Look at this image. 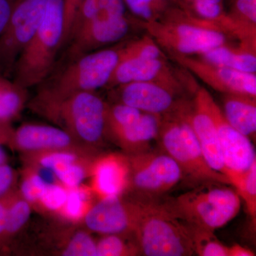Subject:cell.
Segmentation results:
<instances>
[{
	"instance_id": "b9f144b4",
	"label": "cell",
	"mask_w": 256,
	"mask_h": 256,
	"mask_svg": "<svg viewBox=\"0 0 256 256\" xmlns=\"http://www.w3.org/2000/svg\"><path fill=\"white\" fill-rule=\"evenodd\" d=\"M8 161V156L3 149L2 146L0 144V164H4Z\"/></svg>"
},
{
	"instance_id": "ee69618b",
	"label": "cell",
	"mask_w": 256,
	"mask_h": 256,
	"mask_svg": "<svg viewBox=\"0 0 256 256\" xmlns=\"http://www.w3.org/2000/svg\"><path fill=\"white\" fill-rule=\"evenodd\" d=\"M12 1H14V0H12Z\"/></svg>"
},
{
	"instance_id": "6da1fadb",
	"label": "cell",
	"mask_w": 256,
	"mask_h": 256,
	"mask_svg": "<svg viewBox=\"0 0 256 256\" xmlns=\"http://www.w3.org/2000/svg\"><path fill=\"white\" fill-rule=\"evenodd\" d=\"M134 22L168 54L198 56L228 44V35L218 25L176 5H172L158 21L136 18Z\"/></svg>"
},
{
	"instance_id": "ac0fdd59",
	"label": "cell",
	"mask_w": 256,
	"mask_h": 256,
	"mask_svg": "<svg viewBox=\"0 0 256 256\" xmlns=\"http://www.w3.org/2000/svg\"><path fill=\"white\" fill-rule=\"evenodd\" d=\"M9 146L22 153L66 148H88L62 128L34 124H23L14 130Z\"/></svg>"
},
{
	"instance_id": "3957f363",
	"label": "cell",
	"mask_w": 256,
	"mask_h": 256,
	"mask_svg": "<svg viewBox=\"0 0 256 256\" xmlns=\"http://www.w3.org/2000/svg\"><path fill=\"white\" fill-rule=\"evenodd\" d=\"M141 256H190L195 254L193 228L170 198L153 200L134 232Z\"/></svg>"
},
{
	"instance_id": "9a60e30c",
	"label": "cell",
	"mask_w": 256,
	"mask_h": 256,
	"mask_svg": "<svg viewBox=\"0 0 256 256\" xmlns=\"http://www.w3.org/2000/svg\"><path fill=\"white\" fill-rule=\"evenodd\" d=\"M210 108L216 126L222 158L228 170V178L232 181L234 176L246 171L256 161L255 150L250 140L227 122L214 98L210 100Z\"/></svg>"
},
{
	"instance_id": "ffe728a7",
	"label": "cell",
	"mask_w": 256,
	"mask_h": 256,
	"mask_svg": "<svg viewBox=\"0 0 256 256\" xmlns=\"http://www.w3.org/2000/svg\"><path fill=\"white\" fill-rule=\"evenodd\" d=\"M222 104V112L227 122L246 137L255 139L256 98L224 94Z\"/></svg>"
},
{
	"instance_id": "7c38bea8",
	"label": "cell",
	"mask_w": 256,
	"mask_h": 256,
	"mask_svg": "<svg viewBox=\"0 0 256 256\" xmlns=\"http://www.w3.org/2000/svg\"><path fill=\"white\" fill-rule=\"evenodd\" d=\"M212 98L206 88H198L186 116L207 163L212 169L228 178V172L222 158L216 126L210 111Z\"/></svg>"
},
{
	"instance_id": "d6a6232c",
	"label": "cell",
	"mask_w": 256,
	"mask_h": 256,
	"mask_svg": "<svg viewBox=\"0 0 256 256\" xmlns=\"http://www.w3.org/2000/svg\"><path fill=\"white\" fill-rule=\"evenodd\" d=\"M63 256H96V242L89 230H78L70 237L60 252Z\"/></svg>"
},
{
	"instance_id": "4fadbf2b",
	"label": "cell",
	"mask_w": 256,
	"mask_h": 256,
	"mask_svg": "<svg viewBox=\"0 0 256 256\" xmlns=\"http://www.w3.org/2000/svg\"><path fill=\"white\" fill-rule=\"evenodd\" d=\"M134 20L127 14L86 24L68 38L67 54L70 60L80 56L102 50L127 36Z\"/></svg>"
},
{
	"instance_id": "d6986e66",
	"label": "cell",
	"mask_w": 256,
	"mask_h": 256,
	"mask_svg": "<svg viewBox=\"0 0 256 256\" xmlns=\"http://www.w3.org/2000/svg\"><path fill=\"white\" fill-rule=\"evenodd\" d=\"M160 118L161 116L142 112L131 124L107 131L106 137L110 138L127 154L148 150L151 142L158 138Z\"/></svg>"
},
{
	"instance_id": "8992f818",
	"label": "cell",
	"mask_w": 256,
	"mask_h": 256,
	"mask_svg": "<svg viewBox=\"0 0 256 256\" xmlns=\"http://www.w3.org/2000/svg\"><path fill=\"white\" fill-rule=\"evenodd\" d=\"M107 106L95 92H82L32 108L65 130L82 146L98 151L106 138Z\"/></svg>"
},
{
	"instance_id": "52a82bcc",
	"label": "cell",
	"mask_w": 256,
	"mask_h": 256,
	"mask_svg": "<svg viewBox=\"0 0 256 256\" xmlns=\"http://www.w3.org/2000/svg\"><path fill=\"white\" fill-rule=\"evenodd\" d=\"M229 184L207 182L170 198L180 216L192 226L214 232L238 215L242 201Z\"/></svg>"
},
{
	"instance_id": "f1b7e54d",
	"label": "cell",
	"mask_w": 256,
	"mask_h": 256,
	"mask_svg": "<svg viewBox=\"0 0 256 256\" xmlns=\"http://www.w3.org/2000/svg\"><path fill=\"white\" fill-rule=\"evenodd\" d=\"M232 186L245 202L248 213L256 222V161L246 171L232 180Z\"/></svg>"
},
{
	"instance_id": "74e56055",
	"label": "cell",
	"mask_w": 256,
	"mask_h": 256,
	"mask_svg": "<svg viewBox=\"0 0 256 256\" xmlns=\"http://www.w3.org/2000/svg\"><path fill=\"white\" fill-rule=\"evenodd\" d=\"M14 190L15 188L0 197V249L5 247L4 234L5 229H6L8 210Z\"/></svg>"
},
{
	"instance_id": "5bb4252c",
	"label": "cell",
	"mask_w": 256,
	"mask_h": 256,
	"mask_svg": "<svg viewBox=\"0 0 256 256\" xmlns=\"http://www.w3.org/2000/svg\"><path fill=\"white\" fill-rule=\"evenodd\" d=\"M132 82H153L186 98V88L168 60H130L120 62L107 87L116 88Z\"/></svg>"
},
{
	"instance_id": "d4e9b609",
	"label": "cell",
	"mask_w": 256,
	"mask_h": 256,
	"mask_svg": "<svg viewBox=\"0 0 256 256\" xmlns=\"http://www.w3.org/2000/svg\"><path fill=\"white\" fill-rule=\"evenodd\" d=\"M141 256L134 234H107L96 242V256Z\"/></svg>"
},
{
	"instance_id": "1f68e13d",
	"label": "cell",
	"mask_w": 256,
	"mask_h": 256,
	"mask_svg": "<svg viewBox=\"0 0 256 256\" xmlns=\"http://www.w3.org/2000/svg\"><path fill=\"white\" fill-rule=\"evenodd\" d=\"M195 254L200 256H228V247L212 230L192 226Z\"/></svg>"
},
{
	"instance_id": "2e32d148",
	"label": "cell",
	"mask_w": 256,
	"mask_h": 256,
	"mask_svg": "<svg viewBox=\"0 0 256 256\" xmlns=\"http://www.w3.org/2000/svg\"><path fill=\"white\" fill-rule=\"evenodd\" d=\"M116 88L120 104L156 116L174 112L188 101L186 98L153 82H132Z\"/></svg>"
},
{
	"instance_id": "7402d4cb",
	"label": "cell",
	"mask_w": 256,
	"mask_h": 256,
	"mask_svg": "<svg viewBox=\"0 0 256 256\" xmlns=\"http://www.w3.org/2000/svg\"><path fill=\"white\" fill-rule=\"evenodd\" d=\"M126 12L124 0H84L76 13L68 38L86 24L124 16Z\"/></svg>"
},
{
	"instance_id": "8d00e7d4",
	"label": "cell",
	"mask_w": 256,
	"mask_h": 256,
	"mask_svg": "<svg viewBox=\"0 0 256 256\" xmlns=\"http://www.w3.org/2000/svg\"><path fill=\"white\" fill-rule=\"evenodd\" d=\"M84 0H64V46L68 41L76 13Z\"/></svg>"
},
{
	"instance_id": "60d3db41",
	"label": "cell",
	"mask_w": 256,
	"mask_h": 256,
	"mask_svg": "<svg viewBox=\"0 0 256 256\" xmlns=\"http://www.w3.org/2000/svg\"><path fill=\"white\" fill-rule=\"evenodd\" d=\"M255 254L247 248L239 245V244H234L232 246L228 247V256H254Z\"/></svg>"
},
{
	"instance_id": "7a4b0ae2",
	"label": "cell",
	"mask_w": 256,
	"mask_h": 256,
	"mask_svg": "<svg viewBox=\"0 0 256 256\" xmlns=\"http://www.w3.org/2000/svg\"><path fill=\"white\" fill-rule=\"evenodd\" d=\"M120 62V48H102L80 56L54 78L42 82L30 106L53 104L78 92L107 87Z\"/></svg>"
},
{
	"instance_id": "e575fe53",
	"label": "cell",
	"mask_w": 256,
	"mask_h": 256,
	"mask_svg": "<svg viewBox=\"0 0 256 256\" xmlns=\"http://www.w3.org/2000/svg\"><path fill=\"white\" fill-rule=\"evenodd\" d=\"M228 14L236 22L256 32V0H232Z\"/></svg>"
},
{
	"instance_id": "277c9868",
	"label": "cell",
	"mask_w": 256,
	"mask_h": 256,
	"mask_svg": "<svg viewBox=\"0 0 256 256\" xmlns=\"http://www.w3.org/2000/svg\"><path fill=\"white\" fill-rule=\"evenodd\" d=\"M64 0H48L40 26L15 64L13 80L26 89L44 82L64 46Z\"/></svg>"
},
{
	"instance_id": "e0dca14e",
	"label": "cell",
	"mask_w": 256,
	"mask_h": 256,
	"mask_svg": "<svg viewBox=\"0 0 256 256\" xmlns=\"http://www.w3.org/2000/svg\"><path fill=\"white\" fill-rule=\"evenodd\" d=\"M89 178V186L98 200L124 194L129 180L127 154L119 152L98 154L92 162Z\"/></svg>"
},
{
	"instance_id": "44dd1931",
	"label": "cell",
	"mask_w": 256,
	"mask_h": 256,
	"mask_svg": "<svg viewBox=\"0 0 256 256\" xmlns=\"http://www.w3.org/2000/svg\"><path fill=\"white\" fill-rule=\"evenodd\" d=\"M198 57L210 63L238 72L250 74L256 72V50L242 44L239 47H234L226 44L206 50Z\"/></svg>"
},
{
	"instance_id": "836d02e7",
	"label": "cell",
	"mask_w": 256,
	"mask_h": 256,
	"mask_svg": "<svg viewBox=\"0 0 256 256\" xmlns=\"http://www.w3.org/2000/svg\"><path fill=\"white\" fill-rule=\"evenodd\" d=\"M68 188L62 184L48 182L36 208L47 213L58 214L66 200Z\"/></svg>"
},
{
	"instance_id": "5b68a950",
	"label": "cell",
	"mask_w": 256,
	"mask_h": 256,
	"mask_svg": "<svg viewBox=\"0 0 256 256\" xmlns=\"http://www.w3.org/2000/svg\"><path fill=\"white\" fill-rule=\"evenodd\" d=\"M190 104L188 101L180 110L161 116L156 141L162 151L176 162L182 172V180H188L193 186L207 182L232 186L226 175L212 169L207 163L186 116Z\"/></svg>"
},
{
	"instance_id": "f35d334b",
	"label": "cell",
	"mask_w": 256,
	"mask_h": 256,
	"mask_svg": "<svg viewBox=\"0 0 256 256\" xmlns=\"http://www.w3.org/2000/svg\"><path fill=\"white\" fill-rule=\"evenodd\" d=\"M14 1L0 0V35L4 31L6 23L9 20Z\"/></svg>"
},
{
	"instance_id": "83f0119b",
	"label": "cell",
	"mask_w": 256,
	"mask_h": 256,
	"mask_svg": "<svg viewBox=\"0 0 256 256\" xmlns=\"http://www.w3.org/2000/svg\"><path fill=\"white\" fill-rule=\"evenodd\" d=\"M96 156L62 165L52 173L56 181L66 188H76L82 184V182L90 176L92 162Z\"/></svg>"
},
{
	"instance_id": "cb8c5ba5",
	"label": "cell",
	"mask_w": 256,
	"mask_h": 256,
	"mask_svg": "<svg viewBox=\"0 0 256 256\" xmlns=\"http://www.w3.org/2000/svg\"><path fill=\"white\" fill-rule=\"evenodd\" d=\"M95 198L89 185L82 184L76 188H68L66 200L57 214L69 223L82 222L88 212L95 204Z\"/></svg>"
},
{
	"instance_id": "484cf974",
	"label": "cell",
	"mask_w": 256,
	"mask_h": 256,
	"mask_svg": "<svg viewBox=\"0 0 256 256\" xmlns=\"http://www.w3.org/2000/svg\"><path fill=\"white\" fill-rule=\"evenodd\" d=\"M32 206L15 188L10 202L6 217L4 234V246L18 235L30 220Z\"/></svg>"
},
{
	"instance_id": "9c48e42d",
	"label": "cell",
	"mask_w": 256,
	"mask_h": 256,
	"mask_svg": "<svg viewBox=\"0 0 256 256\" xmlns=\"http://www.w3.org/2000/svg\"><path fill=\"white\" fill-rule=\"evenodd\" d=\"M48 0H14L0 35V75L13 74L20 54L40 26Z\"/></svg>"
},
{
	"instance_id": "f546056e",
	"label": "cell",
	"mask_w": 256,
	"mask_h": 256,
	"mask_svg": "<svg viewBox=\"0 0 256 256\" xmlns=\"http://www.w3.org/2000/svg\"><path fill=\"white\" fill-rule=\"evenodd\" d=\"M126 8L141 21L160 20L174 3L171 0H124Z\"/></svg>"
},
{
	"instance_id": "d590c367",
	"label": "cell",
	"mask_w": 256,
	"mask_h": 256,
	"mask_svg": "<svg viewBox=\"0 0 256 256\" xmlns=\"http://www.w3.org/2000/svg\"><path fill=\"white\" fill-rule=\"evenodd\" d=\"M18 174L8 163L0 164V197L14 188Z\"/></svg>"
},
{
	"instance_id": "ab89813d",
	"label": "cell",
	"mask_w": 256,
	"mask_h": 256,
	"mask_svg": "<svg viewBox=\"0 0 256 256\" xmlns=\"http://www.w3.org/2000/svg\"><path fill=\"white\" fill-rule=\"evenodd\" d=\"M14 129L10 124L0 121V144L9 146Z\"/></svg>"
},
{
	"instance_id": "7bdbcfd3",
	"label": "cell",
	"mask_w": 256,
	"mask_h": 256,
	"mask_svg": "<svg viewBox=\"0 0 256 256\" xmlns=\"http://www.w3.org/2000/svg\"><path fill=\"white\" fill-rule=\"evenodd\" d=\"M174 4L176 5V6H180L182 4V0H171Z\"/></svg>"
},
{
	"instance_id": "4dcf8cb0",
	"label": "cell",
	"mask_w": 256,
	"mask_h": 256,
	"mask_svg": "<svg viewBox=\"0 0 256 256\" xmlns=\"http://www.w3.org/2000/svg\"><path fill=\"white\" fill-rule=\"evenodd\" d=\"M21 174L18 192L32 207L36 208L48 182L40 174V170L32 166H25Z\"/></svg>"
},
{
	"instance_id": "4316f807",
	"label": "cell",
	"mask_w": 256,
	"mask_h": 256,
	"mask_svg": "<svg viewBox=\"0 0 256 256\" xmlns=\"http://www.w3.org/2000/svg\"><path fill=\"white\" fill-rule=\"evenodd\" d=\"M168 57L150 35L120 47V62L130 60H168Z\"/></svg>"
},
{
	"instance_id": "603a6c76",
	"label": "cell",
	"mask_w": 256,
	"mask_h": 256,
	"mask_svg": "<svg viewBox=\"0 0 256 256\" xmlns=\"http://www.w3.org/2000/svg\"><path fill=\"white\" fill-rule=\"evenodd\" d=\"M28 89L0 75V121L10 124L18 117L28 102Z\"/></svg>"
},
{
	"instance_id": "8fae6325",
	"label": "cell",
	"mask_w": 256,
	"mask_h": 256,
	"mask_svg": "<svg viewBox=\"0 0 256 256\" xmlns=\"http://www.w3.org/2000/svg\"><path fill=\"white\" fill-rule=\"evenodd\" d=\"M178 65L196 76L208 86L223 94L256 98V74L245 73L210 63L194 56L168 54Z\"/></svg>"
},
{
	"instance_id": "30bf717a",
	"label": "cell",
	"mask_w": 256,
	"mask_h": 256,
	"mask_svg": "<svg viewBox=\"0 0 256 256\" xmlns=\"http://www.w3.org/2000/svg\"><path fill=\"white\" fill-rule=\"evenodd\" d=\"M154 198H136L127 194L95 202L82 223L92 233L134 234L138 223Z\"/></svg>"
},
{
	"instance_id": "ba28073f",
	"label": "cell",
	"mask_w": 256,
	"mask_h": 256,
	"mask_svg": "<svg viewBox=\"0 0 256 256\" xmlns=\"http://www.w3.org/2000/svg\"><path fill=\"white\" fill-rule=\"evenodd\" d=\"M127 156L129 180L124 194L146 200L160 198L182 180L180 166L164 152L150 149Z\"/></svg>"
}]
</instances>
